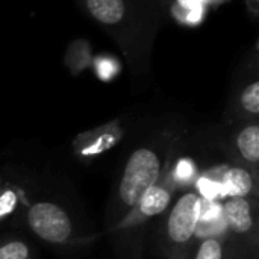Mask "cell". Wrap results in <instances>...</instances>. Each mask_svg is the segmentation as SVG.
<instances>
[{"label":"cell","instance_id":"obj_19","mask_svg":"<svg viewBox=\"0 0 259 259\" xmlns=\"http://www.w3.org/2000/svg\"><path fill=\"white\" fill-rule=\"evenodd\" d=\"M229 259H235V258H232V253H231V256H229Z\"/></svg>","mask_w":259,"mask_h":259},{"label":"cell","instance_id":"obj_6","mask_svg":"<svg viewBox=\"0 0 259 259\" xmlns=\"http://www.w3.org/2000/svg\"><path fill=\"white\" fill-rule=\"evenodd\" d=\"M259 120V42L240 61L229 90L223 123L232 126L240 121Z\"/></svg>","mask_w":259,"mask_h":259},{"label":"cell","instance_id":"obj_11","mask_svg":"<svg viewBox=\"0 0 259 259\" xmlns=\"http://www.w3.org/2000/svg\"><path fill=\"white\" fill-rule=\"evenodd\" d=\"M93 44L87 38H76L68 42L64 52V67L71 76H80L91 67Z\"/></svg>","mask_w":259,"mask_h":259},{"label":"cell","instance_id":"obj_2","mask_svg":"<svg viewBox=\"0 0 259 259\" xmlns=\"http://www.w3.org/2000/svg\"><path fill=\"white\" fill-rule=\"evenodd\" d=\"M184 137L185 131L179 124L171 123L155 132L129 155L108 203L105 217L106 234H109L138 203L141 196L159 181L173 162L176 149Z\"/></svg>","mask_w":259,"mask_h":259},{"label":"cell","instance_id":"obj_9","mask_svg":"<svg viewBox=\"0 0 259 259\" xmlns=\"http://www.w3.org/2000/svg\"><path fill=\"white\" fill-rule=\"evenodd\" d=\"M123 137L124 126L120 120H112L79 134L73 140V150L80 161H93L115 147Z\"/></svg>","mask_w":259,"mask_h":259},{"label":"cell","instance_id":"obj_7","mask_svg":"<svg viewBox=\"0 0 259 259\" xmlns=\"http://www.w3.org/2000/svg\"><path fill=\"white\" fill-rule=\"evenodd\" d=\"M256 199L228 196L223 203V219L228 234L241 243L258 244Z\"/></svg>","mask_w":259,"mask_h":259},{"label":"cell","instance_id":"obj_8","mask_svg":"<svg viewBox=\"0 0 259 259\" xmlns=\"http://www.w3.org/2000/svg\"><path fill=\"white\" fill-rule=\"evenodd\" d=\"M231 127L226 138V152L237 165L258 176L259 165V120L240 121Z\"/></svg>","mask_w":259,"mask_h":259},{"label":"cell","instance_id":"obj_18","mask_svg":"<svg viewBox=\"0 0 259 259\" xmlns=\"http://www.w3.org/2000/svg\"><path fill=\"white\" fill-rule=\"evenodd\" d=\"M208 6L211 5V3H222V2H225V0H203Z\"/></svg>","mask_w":259,"mask_h":259},{"label":"cell","instance_id":"obj_10","mask_svg":"<svg viewBox=\"0 0 259 259\" xmlns=\"http://www.w3.org/2000/svg\"><path fill=\"white\" fill-rule=\"evenodd\" d=\"M222 188L228 196L258 199V176L252 171L235 165L229 168L222 181Z\"/></svg>","mask_w":259,"mask_h":259},{"label":"cell","instance_id":"obj_3","mask_svg":"<svg viewBox=\"0 0 259 259\" xmlns=\"http://www.w3.org/2000/svg\"><path fill=\"white\" fill-rule=\"evenodd\" d=\"M168 168L159 181L149 188L126 217L108 234L121 259H143V243L150 222L162 217L173 202L178 184Z\"/></svg>","mask_w":259,"mask_h":259},{"label":"cell","instance_id":"obj_16","mask_svg":"<svg viewBox=\"0 0 259 259\" xmlns=\"http://www.w3.org/2000/svg\"><path fill=\"white\" fill-rule=\"evenodd\" d=\"M24 202V194L21 188L5 184L0 185V225H5Z\"/></svg>","mask_w":259,"mask_h":259},{"label":"cell","instance_id":"obj_4","mask_svg":"<svg viewBox=\"0 0 259 259\" xmlns=\"http://www.w3.org/2000/svg\"><path fill=\"white\" fill-rule=\"evenodd\" d=\"M158 234V246L167 259H188L197 244L202 217V196L191 190L184 193L164 212Z\"/></svg>","mask_w":259,"mask_h":259},{"label":"cell","instance_id":"obj_1","mask_svg":"<svg viewBox=\"0 0 259 259\" xmlns=\"http://www.w3.org/2000/svg\"><path fill=\"white\" fill-rule=\"evenodd\" d=\"M168 0H76L80 11L120 49L127 70L152 71L153 46L164 26Z\"/></svg>","mask_w":259,"mask_h":259},{"label":"cell","instance_id":"obj_15","mask_svg":"<svg viewBox=\"0 0 259 259\" xmlns=\"http://www.w3.org/2000/svg\"><path fill=\"white\" fill-rule=\"evenodd\" d=\"M94 76L103 82V83H111L114 82L123 71V64L118 59V56L109 53V52H102L96 56H93L91 67Z\"/></svg>","mask_w":259,"mask_h":259},{"label":"cell","instance_id":"obj_14","mask_svg":"<svg viewBox=\"0 0 259 259\" xmlns=\"http://www.w3.org/2000/svg\"><path fill=\"white\" fill-rule=\"evenodd\" d=\"M231 247L225 237L209 235L197 241L188 259H229Z\"/></svg>","mask_w":259,"mask_h":259},{"label":"cell","instance_id":"obj_12","mask_svg":"<svg viewBox=\"0 0 259 259\" xmlns=\"http://www.w3.org/2000/svg\"><path fill=\"white\" fill-rule=\"evenodd\" d=\"M167 9L182 26H199L205 21L208 5L203 0H168Z\"/></svg>","mask_w":259,"mask_h":259},{"label":"cell","instance_id":"obj_13","mask_svg":"<svg viewBox=\"0 0 259 259\" xmlns=\"http://www.w3.org/2000/svg\"><path fill=\"white\" fill-rule=\"evenodd\" d=\"M0 259H36V249L20 234H5L0 235Z\"/></svg>","mask_w":259,"mask_h":259},{"label":"cell","instance_id":"obj_17","mask_svg":"<svg viewBox=\"0 0 259 259\" xmlns=\"http://www.w3.org/2000/svg\"><path fill=\"white\" fill-rule=\"evenodd\" d=\"M246 11L252 20H256L259 17V0H244Z\"/></svg>","mask_w":259,"mask_h":259},{"label":"cell","instance_id":"obj_5","mask_svg":"<svg viewBox=\"0 0 259 259\" xmlns=\"http://www.w3.org/2000/svg\"><path fill=\"white\" fill-rule=\"evenodd\" d=\"M29 231L44 244L59 249H74L91 241L83 234L71 211L55 200H38L24 211Z\"/></svg>","mask_w":259,"mask_h":259}]
</instances>
